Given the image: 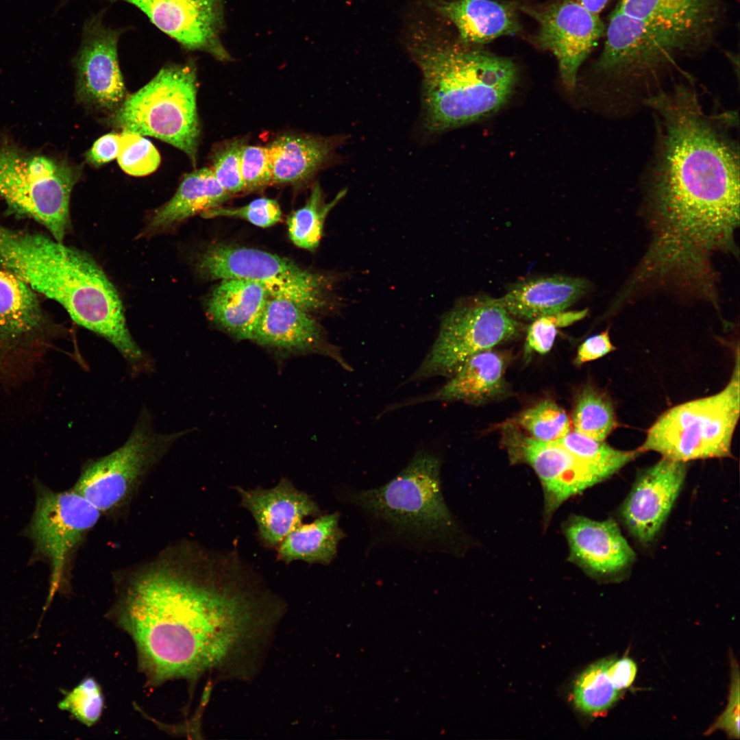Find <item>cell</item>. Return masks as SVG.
<instances>
[{
    "label": "cell",
    "instance_id": "1",
    "mask_svg": "<svg viewBox=\"0 0 740 740\" xmlns=\"http://www.w3.org/2000/svg\"><path fill=\"white\" fill-rule=\"evenodd\" d=\"M112 608L155 683L221 669L259 642L278 602L233 554L192 543L119 575Z\"/></svg>",
    "mask_w": 740,
    "mask_h": 740
},
{
    "label": "cell",
    "instance_id": "2",
    "mask_svg": "<svg viewBox=\"0 0 740 740\" xmlns=\"http://www.w3.org/2000/svg\"><path fill=\"white\" fill-rule=\"evenodd\" d=\"M648 103L665 126L649 200L653 235L689 251L730 238L739 224L738 149L703 113L690 88L679 86Z\"/></svg>",
    "mask_w": 740,
    "mask_h": 740
},
{
    "label": "cell",
    "instance_id": "3",
    "mask_svg": "<svg viewBox=\"0 0 740 740\" xmlns=\"http://www.w3.org/2000/svg\"><path fill=\"white\" fill-rule=\"evenodd\" d=\"M0 269L58 302L77 324L105 338L126 359L141 358L116 288L88 254L0 222Z\"/></svg>",
    "mask_w": 740,
    "mask_h": 740
},
{
    "label": "cell",
    "instance_id": "4",
    "mask_svg": "<svg viewBox=\"0 0 740 740\" xmlns=\"http://www.w3.org/2000/svg\"><path fill=\"white\" fill-rule=\"evenodd\" d=\"M441 469L437 455L420 450L380 486L343 489L341 499L367 526L369 548L394 547L417 553H445L454 549L457 525L444 498Z\"/></svg>",
    "mask_w": 740,
    "mask_h": 740
},
{
    "label": "cell",
    "instance_id": "5",
    "mask_svg": "<svg viewBox=\"0 0 740 740\" xmlns=\"http://www.w3.org/2000/svg\"><path fill=\"white\" fill-rule=\"evenodd\" d=\"M412 53L423 76V123L431 133L494 114L516 84L513 62L480 49L426 42Z\"/></svg>",
    "mask_w": 740,
    "mask_h": 740
},
{
    "label": "cell",
    "instance_id": "6",
    "mask_svg": "<svg viewBox=\"0 0 740 740\" xmlns=\"http://www.w3.org/2000/svg\"><path fill=\"white\" fill-rule=\"evenodd\" d=\"M740 413L739 346L730 380L719 392L686 402L663 412L637 449L689 460L730 457Z\"/></svg>",
    "mask_w": 740,
    "mask_h": 740
},
{
    "label": "cell",
    "instance_id": "7",
    "mask_svg": "<svg viewBox=\"0 0 740 740\" xmlns=\"http://www.w3.org/2000/svg\"><path fill=\"white\" fill-rule=\"evenodd\" d=\"M197 69L192 62L163 66L145 86L127 95L110 114L112 125L164 141L195 166L200 137Z\"/></svg>",
    "mask_w": 740,
    "mask_h": 740
},
{
    "label": "cell",
    "instance_id": "8",
    "mask_svg": "<svg viewBox=\"0 0 740 740\" xmlns=\"http://www.w3.org/2000/svg\"><path fill=\"white\" fill-rule=\"evenodd\" d=\"M80 169L49 156L0 147V197L15 213L43 225L63 242L71 226L69 203Z\"/></svg>",
    "mask_w": 740,
    "mask_h": 740
},
{
    "label": "cell",
    "instance_id": "9",
    "mask_svg": "<svg viewBox=\"0 0 740 740\" xmlns=\"http://www.w3.org/2000/svg\"><path fill=\"white\" fill-rule=\"evenodd\" d=\"M604 38L595 67L619 77L656 74L674 66L680 58L707 49L716 40L691 29L632 17L617 6L609 16Z\"/></svg>",
    "mask_w": 740,
    "mask_h": 740
},
{
    "label": "cell",
    "instance_id": "10",
    "mask_svg": "<svg viewBox=\"0 0 740 740\" xmlns=\"http://www.w3.org/2000/svg\"><path fill=\"white\" fill-rule=\"evenodd\" d=\"M197 267L207 279L257 283L269 296L291 300L308 312L325 308L331 302L333 278L312 273L287 258L262 250L215 245L199 256Z\"/></svg>",
    "mask_w": 740,
    "mask_h": 740
},
{
    "label": "cell",
    "instance_id": "11",
    "mask_svg": "<svg viewBox=\"0 0 740 740\" xmlns=\"http://www.w3.org/2000/svg\"><path fill=\"white\" fill-rule=\"evenodd\" d=\"M520 329L498 299L458 301L442 317L434 342L408 382L451 376L468 358L515 338Z\"/></svg>",
    "mask_w": 740,
    "mask_h": 740
},
{
    "label": "cell",
    "instance_id": "12",
    "mask_svg": "<svg viewBox=\"0 0 740 740\" xmlns=\"http://www.w3.org/2000/svg\"><path fill=\"white\" fill-rule=\"evenodd\" d=\"M179 436L158 434L148 417H142L123 445L83 467L73 489L102 515L118 513L130 503L148 472Z\"/></svg>",
    "mask_w": 740,
    "mask_h": 740
},
{
    "label": "cell",
    "instance_id": "13",
    "mask_svg": "<svg viewBox=\"0 0 740 740\" xmlns=\"http://www.w3.org/2000/svg\"><path fill=\"white\" fill-rule=\"evenodd\" d=\"M62 334L37 293L0 269V381L27 379Z\"/></svg>",
    "mask_w": 740,
    "mask_h": 740
},
{
    "label": "cell",
    "instance_id": "14",
    "mask_svg": "<svg viewBox=\"0 0 740 740\" xmlns=\"http://www.w3.org/2000/svg\"><path fill=\"white\" fill-rule=\"evenodd\" d=\"M35 488V508L25 533L33 543L34 558L49 564V602L65 587L73 555L102 514L73 488L54 491L39 482Z\"/></svg>",
    "mask_w": 740,
    "mask_h": 740
},
{
    "label": "cell",
    "instance_id": "15",
    "mask_svg": "<svg viewBox=\"0 0 740 740\" xmlns=\"http://www.w3.org/2000/svg\"><path fill=\"white\" fill-rule=\"evenodd\" d=\"M502 440L510 460L528 465L537 475L543 492L545 526L568 499L610 477L558 442L536 440L512 423L504 426Z\"/></svg>",
    "mask_w": 740,
    "mask_h": 740
},
{
    "label": "cell",
    "instance_id": "16",
    "mask_svg": "<svg viewBox=\"0 0 740 740\" xmlns=\"http://www.w3.org/2000/svg\"><path fill=\"white\" fill-rule=\"evenodd\" d=\"M517 8L537 22L535 42L555 56L564 84L573 90L579 67L604 38L606 25L599 14L578 0L521 4Z\"/></svg>",
    "mask_w": 740,
    "mask_h": 740
},
{
    "label": "cell",
    "instance_id": "17",
    "mask_svg": "<svg viewBox=\"0 0 740 740\" xmlns=\"http://www.w3.org/2000/svg\"><path fill=\"white\" fill-rule=\"evenodd\" d=\"M121 29L108 27L103 12L83 26L79 48L74 57L77 99L87 107L111 114L127 95L118 58Z\"/></svg>",
    "mask_w": 740,
    "mask_h": 740
},
{
    "label": "cell",
    "instance_id": "18",
    "mask_svg": "<svg viewBox=\"0 0 740 740\" xmlns=\"http://www.w3.org/2000/svg\"><path fill=\"white\" fill-rule=\"evenodd\" d=\"M108 1H121L136 6L156 27L186 50L206 52L220 61L231 60L221 41L224 0Z\"/></svg>",
    "mask_w": 740,
    "mask_h": 740
},
{
    "label": "cell",
    "instance_id": "19",
    "mask_svg": "<svg viewBox=\"0 0 740 740\" xmlns=\"http://www.w3.org/2000/svg\"><path fill=\"white\" fill-rule=\"evenodd\" d=\"M687 469V462L662 457L637 476L620 513L641 543H650L661 530L679 495Z\"/></svg>",
    "mask_w": 740,
    "mask_h": 740
},
{
    "label": "cell",
    "instance_id": "20",
    "mask_svg": "<svg viewBox=\"0 0 740 740\" xmlns=\"http://www.w3.org/2000/svg\"><path fill=\"white\" fill-rule=\"evenodd\" d=\"M563 532L569 545L568 559L591 577L619 576L635 560V552L613 519L596 521L571 515Z\"/></svg>",
    "mask_w": 740,
    "mask_h": 740
},
{
    "label": "cell",
    "instance_id": "21",
    "mask_svg": "<svg viewBox=\"0 0 740 740\" xmlns=\"http://www.w3.org/2000/svg\"><path fill=\"white\" fill-rule=\"evenodd\" d=\"M251 340L289 352L317 353L331 357L345 369L352 367L325 338L321 325L296 303L269 296Z\"/></svg>",
    "mask_w": 740,
    "mask_h": 740
},
{
    "label": "cell",
    "instance_id": "22",
    "mask_svg": "<svg viewBox=\"0 0 740 740\" xmlns=\"http://www.w3.org/2000/svg\"><path fill=\"white\" fill-rule=\"evenodd\" d=\"M236 489L241 505L256 522L261 541L268 547L279 545L304 517L320 513L317 504L287 478L269 489Z\"/></svg>",
    "mask_w": 740,
    "mask_h": 740
},
{
    "label": "cell",
    "instance_id": "23",
    "mask_svg": "<svg viewBox=\"0 0 740 740\" xmlns=\"http://www.w3.org/2000/svg\"><path fill=\"white\" fill-rule=\"evenodd\" d=\"M506 359L499 352L492 349L478 352L468 358L441 388L396 404L393 409L431 401L486 403L506 392Z\"/></svg>",
    "mask_w": 740,
    "mask_h": 740
},
{
    "label": "cell",
    "instance_id": "24",
    "mask_svg": "<svg viewBox=\"0 0 740 740\" xmlns=\"http://www.w3.org/2000/svg\"><path fill=\"white\" fill-rule=\"evenodd\" d=\"M590 287L589 282L582 278L540 275L517 282L498 300L515 319L532 321L566 310Z\"/></svg>",
    "mask_w": 740,
    "mask_h": 740
},
{
    "label": "cell",
    "instance_id": "25",
    "mask_svg": "<svg viewBox=\"0 0 740 740\" xmlns=\"http://www.w3.org/2000/svg\"><path fill=\"white\" fill-rule=\"evenodd\" d=\"M429 5L452 22L466 45L484 44L521 32L517 5L494 0H436Z\"/></svg>",
    "mask_w": 740,
    "mask_h": 740
},
{
    "label": "cell",
    "instance_id": "26",
    "mask_svg": "<svg viewBox=\"0 0 740 740\" xmlns=\"http://www.w3.org/2000/svg\"><path fill=\"white\" fill-rule=\"evenodd\" d=\"M728 0H619L626 14L717 38L728 12Z\"/></svg>",
    "mask_w": 740,
    "mask_h": 740
},
{
    "label": "cell",
    "instance_id": "27",
    "mask_svg": "<svg viewBox=\"0 0 740 740\" xmlns=\"http://www.w3.org/2000/svg\"><path fill=\"white\" fill-rule=\"evenodd\" d=\"M232 197L217 180L211 168L186 173L172 198L150 215L142 236L174 229L189 217L221 206Z\"/></svg>",
    "mask_w": 740,
    "mask_h": 740
},
{
    "label": "cell",
    "instance_id": "28",
    "mask_svg": "<svg viewBox=\"0 0 740 740\" xmlns=\"http://www.w3.org/2000/svg\"><path fill=\"white\" fill-rule=\"evenodd\" d=\"M268 297L257 283L222 280L208 297L207 312L216 325L237 339L251 340Z\"/></svg>",
    "mask_w": 740,
    "mask_h": 740
},
{
    "label": "cell",
    "instance_id": "29",
    "mask_svg": "<svg viewBox=\"0 0 740 740\" xmlns=\"http://www.w3.org/2000/svg\"><path fill=\"white\" fill-rule=\"evenodd\" d=\"M338 140L334 137L284 134L268 147L272 184H295L310 179L328 161Z\"/></svg>",
    "mask_w": 740,
    "mask_h": 740
},
{
    "label": "cell",
    "instance_id": "30",
    "mask_svg": "<svg viewBox=\"0 0 740 740\" xmlns=\"http://www.w3.org/2000/svg\"><path fill=\"white\" fill-rule=\"evenodd\" d=\"M340 514L321 515L310 523L300 524L280 543L278 558L289 563L303 560L329 565L337 554L340 541L346 534L339 526Z\"/></svg>",
    "mask_w": 740,
    "mask_h": 740
},
{
    "label": "cell",
    "instance_id": "31",
    "mask_svg": "<svg viewBox=\"0 0 740 740\" xmlns=\"http://www.w3.org/2000/svg\"><path fill=\"white\" fill-rule=\"evenodd\" d=\"M612 659L605 658L593 663L576 678L573 702L582 713L589 715L602 714L621 697V692L615 687L608 671Z\"/></svg>",
    "mask_w": 740,
    "mask_h": 740
},
{
    "label": "cell",
    "instance_id": "32",
    "mask_svg": "<svg viewBox=\"0 0 740 740\" xmlns=\"http://www.w3.org/2000/svg\"><path fill=\"white\" fill-rule=\"evenodd\" d=\"M346 193V189L341 190L331 201L327 203L324 200L321 188L317 182L306 204L288 218V231L292 242L305 249H316L322 237L326 217Z\"/></svg>",
    "mask_w": 740,
    "mask_h": 740
},
{
    "label": "cell",
    "instance_id": "33",
    "mask_svg": "<svg viewBox=\"0 0 740 740\" xmlns=\"http://www.w3.org/2000/svg\"><path fill=\"white\" fill-rule=\"evenodd\" d=\"M571 421L574 431L597 441H604L618 426L611 400L591 386L577 396Z\"/></svg>",
    "mask_w": 740,
    "mask_h": 740
},
{
    "label": "cell",
    "instance_id": "34",
    "mask_svg": "<svg viewBox=\"0 0 740 740\" xmlns=\"http://www.w3.org/2000/svg\"><path fill=\"white\" fill-rule=\"evenodd\" d=\"M556 442L577 458L610 476L641 453L638 449L632 451L616 449L604 441H597L571 430Z\"/></svg>",
    "mask_w": 740,
    "mask_h": 740
},
{
    "label": "cell",
    "instance_id": "35",
    "mask_svg": "<svg viewBox=\"0 0 740 740\" xmlns=\"http://www.w3.org/2000/svg\"><path fill=\"white\" fill-rule=\"evenodd\" d=\"M511 423L529 436L545 442L558 441L571 431L566 412L548 399L525 409Z\"/></svg>",
    "mask_w": 740,
    "mask_h": 740
},
{
    "label": "cell",
    "instance_id": "36",
    "mask_svg": "<svg viewBox=\"0 0 740 740\" xmlns=\"http://www.w3.org/2000/svg\"><path fill=\"white\" fill-rule=\"evenodd\" d=\"M119 166L134 176H144L155 171L160 165V156L154 145L143 135L128 130L120 134Z\"/></svg>",
    "mask_w": 740,
    "mask_h": 740
},
{
    "label": "cell",
    "instance_id": "37",
    "mask_svg": "<svg viewBox=\"0 0 740 740\" xmlns=\"http://www.w3.org/2000/svg\"><path fill=\"white\" fill-rule=\"evenodd\" d=\"M59 706L82 724L92 726L100 718L104 706L101 687L93 678H86L66 695Z\"/></svg>",
    "mask_w": 740,
    "mask_h": 740
},
{
    "label": "cell",
    "instance_id": "38",
    "mask_svg": "<svg viewBox=\"0 0 740 740\" xmlns=\"http://www.w3.org/2000/svg\"><path fill=\"white\" fill-rule=\"evenodd\" d=\"M587 313L588 309L565 310L533 320L527 330L526 352L547 353L554 345L557 330L582 319Z\"/></svg>",
    "mask_w": 740,
    "mask_h": 740
},
{
    "label": "cell",
    "instance_id": "39",
    "mask_svg": "<svg viewBox=\"0 0 740 740\" xmlns=\"http://www.w3.org/2000/svg\"><path fill=\"white\" fill-rule=\"evenodd\" d=\"M245 145L243 138H235L221 144L212 155L211 169L214 175L223 189L232 196L244 191L241 157Z\"/></svg>",
    "mask_w": 740,
    "mask_h": 740
},
{
    "label": "cell",
    "instance_id": "40",
    "mask_svg": "<svg viewBox=\"0 0 740 740\" xmlns=\"http://www.w3.org/2000/svg\"><path fill=\"white\" fill-rule=\"evenodd\" d=\"M204 218L232 217L245 219L261 227H270L282 218V211L278 201L273 199L261 197L249 204L238 208L221 206L208 210L201 214Z\"/></svg>",
    "mask_w": 740,
    "mask_h": 740
},
{
    "label": "cell",
    "instance_id": "41",
    "mask_svg": "<svg viewBox=\"0 0 740 740\" xmlns=\"http://www.w3.org/2000/svg\"><path fill=\"white\" fill-rule=\"evenodd\" d=\"M244 190H254L272 184L268 147L245 145L241 157Z\"/></svg>",
    "mask_w": 740,
    "mask_h": 740
},
{
    "label": "cell",
    "instance_id": "42",
    "mask_svg": "<svg viewBox=\"0 0 740 740\" xmlns=\"http://www.w3.org/2000/svg\"><path fill=\"white\" fill-rule=\"evenodd\" d=\"M731 682L728 704L722 715L708 729L705 735L717 730H724L730 737L739 739V671L737 665L732 664Z\"/></svg>",
    "mask_w": 740,
    "mask_h": 740
},
{
    "label": "cell",
    "instance_id": "43",
    "mask_svg": "<svg viewBox=\"0 0 740 740\" xmlns=\"http://www.w3.org/2000/svg\"><path fill=\"white\" fill-rule=\"evenodd\" d=\"M608 330L587 338L578 347L574 362L580 366L585 362L599 359L614 351Z\"/></svg>",
    "mask_w": 740,
    "mask_h": 740
},
{
    "label": "cell",
    "instance_id": "44",
    "mask_svg": "<svg viewBox=\"0 0 740 740\" xmlns=\"http://www.w3.org/2000/svg\"><path fill=\"white\" fill-rule=\"evenodd\" d=\"M120 134L111 132L98 138L86 153V160L90 165L99 167L117 158Z\"/></svg>",
    "mask_w": 740,
    "mask_h": 740
},
{
    "label": "cell",
    "instance_id": "45",
    "mask_svg": "<svg viewBox=\"0 0 740 740\" xmlns=\"http://www.w3.org/2000/svg\"><path fill=\"white\" fill-rule=\"evenodd\" d=\"M608 671L615 687L622 692L634 681L637 667L636 663L629 657L619 659L613 657Z\"/></svg>",
    "mask_w": 740,
    "mask_h": 740
},
{
    "label": "cell",
    "instance_id": "46",
    "mask_svg": "<svg viewBox=\"0 0 740 740\" xmlns=\"http://www.w3.org/2000/svg\"><path fill=\"white\" fill-rule=\"evenodd\" d=\"M644 287H645V286H640V285L636 284L632 280V275H631L630 278L627 281V282L626 283V285H624V286L622 288H623V291H624V293L626 294L632 295L636 292H637L638 291L641 290V288H643ZM696 296L700 297V298L704 299L705 300H707V301H711V303L714 306H716L717 302H718L716 288L710 294H708V295H700H700H696Z\"/></svg>",
    "mask_w": 740,
    "mask_h": 740
},
{
    "label": "cell",
    "instance_id": "47",
    "mask_svg": "<svg viewBox=\"0 0 740 740\" xmlns=\"http://www.w3.org/2000/svg\"><path fill=\"white\" fill-rule=\"evenodd\" d=\"M590 11L600 14L605 8L610 0H578Z\"/></svg>",
    "mask_w": 740,
    "mask_h": 740
},
{
    "label": "cell",
    "instance_id": "48",
    "mask_svg": "<svg viewBox=\"0 0 740 740\" xmlns=\"http://www.w3.org/2000/svg\"><path fill=\"white\" fill-rule=\"evenodd\" d=\"M68 1H69V0H61V3H60V5H64V3H66V2Z\"/></svg>",
    "mask_w": 740,
    "mask_h": 740
}]
</instances>
